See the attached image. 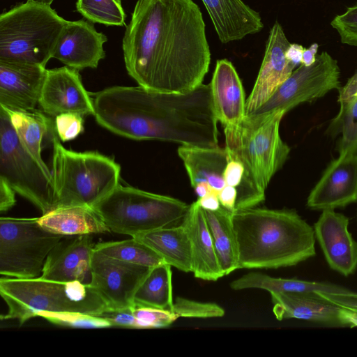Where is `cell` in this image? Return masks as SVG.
<instances>
[{
	"instance_id": "47",
	"label": "cell",
	"mask_w": 357,
	"mask_h": 357,
	"mask_svg": "<svg viewBox=\"0 0 357 357\" xmlns=\"http://www.w3.org/2000/svg\"><path fill=\"white\" fill-rule=\"evenodd\" d=\"M27 1L51 5L54 0H27Z\"/></svg>"
},
{
	"instance_id": "36",
	"label": "cell",
	"mask_w": 357,
	"mask_h": 357,
	"mask_svg": "<svg viewBox=\"0 0 357 357\" xmlns=\"http://www.w3.org/2000/svg\"><path fill=\"white\" fill-rule=\"evenodd\" d=\"M331 25L337 31L342 43L357 46V3L336 15Z\"/></svg>"
},
{
	"instance_id": "35",
	"label": "cell",
	"mask_w": 357,
	"mask_h": 357,
	"mask_svg": "<svg viewBox=\"0 0 357 357\" xmlns=\"http://www.w3.org/2000/svg\"><path fill=\"white\" fill-rule=\"evenodd\" d=\"M137 328H163L170 326L178 317L172 311L150 307H133Z\"/></svg>"
},
{
	"instance_id": "27",
	"label": "cell",
	"mask_w": 357,
	"mask_h": 357,
	"mask_svg": "<svg viewBox=\"0 0 357 357\" xmlns=\"http://www.w3.org/2000/svg\"><path fill=\"white\" fill-rule=\"evenodd\" d=\"M3 107L8 114L21 144L43 166L48 167L41 155L42 144L46 137L53 138L57 135L54 121L36 109L21 111Z\"/></svg>"
},
{
	"instance_id": "20",
	"label": "cell",
	"mask_w": 357,
	"mask_h": 357,
	"mask_svg": "<svg viewBox=\"0 0 357 357\" xmlns=\"http://www.w3.org/2000/svg\"><path fill=\"white\" fill-rule=\"evenodd\" d=\"M63 238L47 255L40 277L59 282L79 281L89 284L91 259L94 249L91 234Z\"/></svg>"
},
{
	"instance_id": "30",
	"label": "cell",
	"mask_w": 357,
	"mask_h": 357,
	"mask_svg": "<svg viewBox=\"0 0 357 357\" xmlns=\"http://www.w3.org/2000/svg\"><path fill=\"white\" fill-rule=\"evenodd\" d=\"M94 249L109 257L150 268L165 263L153 250L133 237L120 241L98 243Z\"/></svg>"
},
{
	"instance_id": "4",
	"label": "cell",
	"mask_w": 357,
	"mask_h": 357,
	"mask_svg": "<svg viewBox=\"0 0 357 357\" xmlns=\"http://www.w3.org/2000/svg\"><path fill=\"white\" fill-rule=\"evenodd\" d=\"M285 113L275 112L261 118L245 116L241 126L224 129L225 149L230 158L244 166V176L236 188L235 211L252 208L264 201L265 190L290 152L280 135Z\"/></svg>"
},
{
	"instance_id": "18",
	"label": "cell",
	"mask_w": 357,
	"mask_h": 357,
	"mask_svg": "<svg viewBox=\"0 0 357 357\" xmlns=\"http://www.w3.org/2000/svg\"><path fill=\"white\" fill-rule=\"evenodd\" d=\"M290 44L282 26L276 21L270 31L256 82L245 102V116L261 106L294 71L296 66L285 56Z\"/></svg>"
},
{
	"instance_id": "17",
	"label": "cell",
	"mask_w": 357,
	"mask_h": 357,
	"mask_svg": "<svg viewBox=\"0 0 357 357\" xmlns=\"http://www.w3.org/2000/svg\"><path fill=\"white\" fill-rule=\"evenodd\" d=\"M349 218L333 209L323 210L314 225L315 238L330 268L348 276L357 268V241L349 231Z\"/></svg>"
},
{
	"instance_id": "25",
	"label": "cell",
	"mask_w": 357,
	"mask_h": 357,
	"mask_svg": "<svg viewBox=\"0 0 357 357\" xmlns=\"http://www.w3.org/2000/svg\"><path fill=\"white\" fill-rule=\"evenodd\" d=\"M133 238L153 250L165 264L188 273L192 269L190 238L184 226L166 227L142 233Z\"/></svg>"
},
{
	"instance_id": "9",
	"label": "cell",
	"mask_w": 357,
	"mask_h": 357,
	"mask_svg": "<svg viewBox=\"0 0 357 357\" xmlns=\"http://www.w3.org/2000/svg\"><path fill=\"white\" fill-rule=\"evenodd\" d=\"M0 177L45 214L54 208L52 172L21 144L7 112L0 106Z\"/></svg>"
},
{
	"instance_id": "45",
	"label": "cell",
	"mask_w": 357,
	"mask_h": 357,
	"mask_svg": "<svg viewBox=\"0 0 357 357\" xmlns=\"http://www.w3.org/2000/svg\"><path fill=\"white\" fill-rule=\"evenodd\" d=\"M319 48L317 43H313L307 49H304L301 64L308 66L312 65L316 60V54Z\"/></svg>"
},
{
	"instance_id": "39",
	"label": "cell",
	"mask_w": 357,
	"mask_h": 357,
	"mask_svg": "<svg viewBox=\"0 0 357 357\" xmlns=\"http://www.w3.org/2000/svg\"><path fill=\"white\" fill-rule=\"evenodd\" d=\"M244 171L245 169L242 162L229 158L224 172V179L226 185L238 188L242 182Z\"/></svg>"
},
{
	"instance_id": "5",
	"label": "cell",
	"mask_w": 357,
	"mask_h": 357,
	"mask_svg": "<svg viewBox=\"0 0 357 357\" xmlns=\"http://www.w3.org/2000/svg\"><path fill=\"white\" fill-rule=\"evenodd\" d=\"M0 295L8 306L1 319H16L22 325L46 313L78 312L98 315L108 307L89 285L79 281L59 282L41 277L1 278Z\"/></svg>"
},
{
	"instance_id": "26",
	"label": "cell",
	"mask_w": 357,
	"mask_h": 357,
	"mask_svg": "<svg viewBox=\"0 0 357 357\" xmlns=\"http://www.w3.org/2000/svg\"><path fill=\"white\" fill-rule=\"evenodd\" d=\"M45 229L63 236H77L110 231L91 207L75 206L56 208L38 218Z\"/></svg>"
},
{
	"instance_id": "46",
	"label": "cell",
	"mask_w": 357,
	"mask_h": 357,
	"mask_svg": "<svg viewBox=\"0 0 357 357\" xmlns=\"http://www.w3.org/2000/svg\"><path fill=\"white\" fill-rule=\"evenodd\" d=\"M193 188L195 189V191L197 195L198 196V198H202L207 195L210 192H216L207 182L199 183Z\"/></svg>"
},
{
	"instance_id": "24",
	"label": "cell",
	"mask_w": 357,
	"mask_h": 357,
	"mask_svg": "<svg viewBox=\"0 0 357 357\" xmlns=\"http://www.w3.org/2000/svg\"><path fill=\"white\" fill-rule=\"evenodd\" d=\"M178 155L192 188L207 182L218 193L226 185L224 172L230 158L225 148L181 145L178 149Z\"/></svg>"
},
{
	"instance_id": "15",
	"label": "cell",
	"mask_w": 357,
	"mask_h": 357,
	"mask_svg": "<svg viewBox=\"0 0 357 357\" xmlns=\"http://www.w3.org/2000/svg\"><path fill=\"white\" fill-rule=\"evenodd\" d=\"M356 202L357 151L340 152L311 190L307 206L313 210H335Z\"/></svg>"
},
{
	"instance_id": "6",
	"label": "cell",
	"mask_w": 357,
	"mask_h": 357,
	"mask_svg": "<svg viewBox=\"0 0 357 357\" xmlns=\"http://www.w3.org/2000/svg\"><path fill=\"white\" fill-rule=\"evenodd\" d=\"M57 137L52 142L54 208H93L119 184L121 167L113 159L98 152L68 150Z\"/></svg>"
},
{
	"instance_id": "11",
	"label": "cell",
	"mask_w": 357,
	"mask_h": 357,
	"mask_svg": "<svg viewBox=\"0 0 357 357\" xmlns=\"http://www.w3.org/2000/svg\"><path fill=\"white\" fill-rule=\"evenodd\" d=\"M340 77L337 61L323 52L312 65L301 64L261 106L245 116L261 118L275 112L286 114L300 104L313 102L339 89Z\"/></svg>"
},
{
	"instance_id": "2",
	"label": "cell",
	"mask_w": 357,
	"mask_h": 357,
	"mask_svg": "<svg viewBox=\"0 0 357 357\" xmlns=\"http://www.w3.org/2000/svg\"><path fill=\"white\" fill-rule=\"evenodd\" d=\"M93 106L100 126L126 138L218 146L210 84H201L187 93L115 86L96 93Z\"/></svg>"
},
{
	"instance_id": "3",
	"label": "cell",
	"mask_w": 357,
	"mask_h": 357,
	"mask_svg": "<svg viewBox=\"0 0 357 357\" xmlns=\"http://www.w3.org/2000/svg\"><path fill=\"white\" fill-rule=\"evenodd\" d=\"M238 268L275 269L316 255L314 228L296 211L248 208L231 213Z\"/></svg>"
},
{
	"instance_id": "43",
	"label": "cell",
	"mask_w": 357,
	"mask_h": 357,
	"mask_svg": "<svg viewBox=\"0 0 357 357\" xmlns=\"http://www.w3.org/2000/svg\"><path fill=\"white\" fill-rule=\"evenodd\" d=\"M196 202L203 210L206 211H215L221 207L216 192H210L202 198H198Z\"/></svg>"
},
{
	"instance_id": "37",
	"label": "cell",
	"mask_w": 357,
	"mask_h": 357,
	"mask_svg": "<svg viewBox=\"0 0 357 357\" xmlns=\"http://www.w3.org/2000/svg\"><path fill=\"white\" fill-rule=\"evenodd\" d=\"M83 116L75 113H63L55 116L56 134L62 142L76 138L84 131Z\"/></svg>"
},
{
	"instance_id": "7",
	"label": "cell",
	"mask_w": 357,
	"mask_h": 357,
	"mask_svg": "<svg viewBox=\"0 0 357 357\" xmlns=\"http://www.w3.org/2000/svg\"><path fill=\"white\" fill-rule=\"evenodd\" d=\"M67 20L50 5L29 1L0 15V60L45 67Z\"/></svg>"
},
{
	"instance_id": "10",
	"label": "cell",
	"mask_w": 357,
	"mask_h": 357,
	"mask_svg": "<svg viewBox=\"0 0 357 357\" xmlns=\"http://www.w3.org/2000/svg\"><path fill=\"white\" fill-rule=\"evenodd\" d=\"M63 237L44 229L38 218L1 217V275L39 277L47 255Z\"/></svg>"
},
{
	"instance_id": "16",
	"label": "cell",
	"mask_w": 357,
	"mask_h": 357,
	"mask_svg": "<svg viewBox=\"0 0 357 357\" xmlns=\"http://www.w3.org/2000/svg\"><path fill=\"white\" fill-rule=\"evenodd\" d=\"M107 36L97 31L93 24L84 19L67 21L54 47L52 58L80 70L96 68L105 57L103 45Z\"/></svg>"
},
{
	"instance_id": "41",
	"label": "cell",
	"mask_w": 357,
	"mask_h": 357,
	"mask_svg": "<svg viewBox=\"0 0 357 357\" xmlns=\"http://www.w3.org/2000/svg\"><path fill=\"white\" fill-rule=\"evenodd\" d=\"M15 191L9 183L0 177V211L4 212L13 207L15 202Z\"/></svg>"
},
{
	"instance_id": "48",
	"label": "cell",
	"mask_w": 357,
	"mask_h": 357,
	"mask_svg": "<svg viewBox=\"0 0 357 357\" xmlns=\"http://www.w3.org/2000/svg\"><path fill=\"white\" fill-rule=\"evenodd\" d=\"M119 1H121V0H119Z\"/></svg>"
},
{
	"instance_id": "14",
	"label": "cell",
	"mask_w": 357,
	"mask_h": 357,
	"mask_svg": "<svg viewBox=\"0 0 357 357\" xmlns=\"http://www.w3.org/2000/svg\"><path fill=\"white\" fill-rule=\"evenodd\" d=\"M38 105L50 116L63 113L93 115V100L85 89L79 70L68 66L47 70Z\"/></svg>"
},
{
	"instance_id": "22",
	"label": "cell",
	"mask_w": 357,
	"mask_h": 357,
	"mask_svg": "<svg viewBox=\"0 0 357 357\" xmlns=\"http://www.w3.org/2000/svg\"><path fill=\"white\" fill-rule=\"evenodd\" d=\"M222 43L243 39L264 27L259 13L243 0H202Z\"/></svg>"
},
{
	"instance_id": "40",
	"label": "cell",
	"mask_w": 357,
	"mask_h": 357,
	"mask_svg": "<svg viewBox=\"0 0 357 357\" xmlns=\"http://www.w3.org/2000/svg\"><path fill=\"white\" fill-rule=\"evenodd\" d=\"M338 102L343 107L357 98V70L339 89Z\"/></svg>"
},
{
	"instance_id": "1",
	"label": "cell",
	"mask_w": 357,
	"mask_h": 357,
	"mask_svg": "<svg viewBox=\"0 0 357 357\" xmlns=\"http://www.w3.org/2000/svg\"><path fill=\"white\" fill-rule=\"evenodd\" d=\"M122 49L128 75L158 92L192 91L211 63L205 23L192 0H137Z\"/></svg>"
},
{
	"instance_id": "19",
	"label": "cell",
	"mask_w": 357,
	"mask_h": 357,
	"mask_svg": "<svg viewBox=\"0 0 357 357\" xmlns=\"http://www.w3.org/2000/svg\"><path fill=\"white\" fill-rule=\"evenodd\" d=\"M47 70L37 64L0 60V105L12 110L35 109Z\"/></svg>"
},
{
	"instance_id": "23",
	"label": "cell",
	"mask_w": 357,
	"mask_h": 357,
	"mask_svg": "<svg viewBox=\"0 0 357 357\" xmlns=\"http://www.w3.org/2000/svg\"><path fill=\"white\" fill-rule=\"evenodd\" d=\"M181 224L190 238L195 277L208 281L223 277L204 210L196 202L190 205Z\"/></svg>"
},
{
	"instance_id": "31",
	"label": "cell",
	"mask_w": 357,
	"mask_h": 357,
	"mask_svg": "<svg viewBox=\"0 0 357 357\" xmlns=\"http://www.w3.org/2000/svg\"><path fill=\"white\" fill-rule=\"evenodd\" d=\"M76 10L92 23L126 26V15L118 0H77Z\"/></svg>"
},
{
	"instance_id": "29",
	"label": "cell",
	"mask_w": 357,
	"mask_h": 357,
	"mask_svg": "<svg viewBox=\"0 0 357 357\" xmlns=\"http://www.w3.org/2000/svg\"><path fill=\"white\" fill-rule=\"evenodd\" d=\"M135 306L173 311L171 266L163 263L149 268L138 287L133 300Z\"/></svg>"
},
{
	"instance_id": "13",
	"label": "cell",
	"mask_w": 357,
	"mask_h": 357,
	"mask_svg": "<svg viewBox=\"0 0 357 357\" xmlns=\"http://www.w3.org/2000/svg\"><path fill=\"white\" fill-rule=\"evenodd\" d=\"M278 320L297 319L329 326H357V311L335 303L315 293H270Z\"/></svg>"
},
{
	"instance_id": "21",
	"label": "cell",
	"mask_w": 357,
	"mask_h": 357,
	"mask_svg": "<svg viewBox=\"0 0 357 357\" xmlns=\"http://www.w3.org/2000/svg\"><path fill=\"white\" fill-rule=\"evenodd\" d=\"M210 84L214 114L224 129H236L245 118V93L239 76L227 59L218 60Z\"/></svg>"
},
{
	"instance_id": "44",
	"label": "cell",
	"mask_w": 357,
	"mask_h": 357,
	"mask_svg": "<svg viewBox=\"0 0 357 357\" xmlns=\"http://www.w3.org/2000/svg\"><path fill=\"white\" fill-rule=\"evenodd\" d=\"M304 48L301 45L290 44L287 48L285 56L287 59L295 66L301 64Z\"/></svg>"
},
{
	"instance_id": "12",
	"label": "cell",
	"mask_w": 357,
	"mask_h": 357,
	"mask_svg": "<svg viewBox=\"0 0 357 357\" xmlns=\"http://www.w3.org/2000/svg\"><path fill=\"white\" fill-rule=\"evenodd\" d=\"M149 268L109 257L93 249L89 285L103 299L108 309L130 307L134 305L135 294Z\"/></svg>"
},
{
	"instance_id": "8",
	"label": "cell",
	"mask_w": 357,
	"mask_h": 357,
	"mask_svg": "<svg viewBox=\"0 0 357 357\" xmlns=\"http://www.w3.org/2000/svg\"><path fill=\"white\" fill-rule=\"evenodd\" d=\"M189 207L172 197L119 184L93 208L110 231L133 237L182 221Z\"/></svg>"
},
{
	"instance_id": "32",
	"label": "cell",
	"mask_w": 357,
	"mask_h": 357,
	"mask_svg": "<svg viewBox=\"0 0 357 357\" xmlns=\"http://www.w3.org/2000/svg\"><path fill=\"white\" fill-rule=\"evenodd\" d=\"M328 132L331 135L341 133L339 152L357 151V98L346 106L340 107L331 121Z\"/></svg>"
},
{
	"instance_id": "33",
	"label": "cell",
	"mask_w": 357,
	"mask_h": 357,
	"mask_svg": "<svg viewBox=\"0 0 357 357\" xmlns=\"http://www.w3.org/2000/svg\"><path fill=\"white\" fill-rule=\"evenodd\" d=\"M172 312L178 318H213L225 315V310L215 303L195 301L179 296L174 301Z\"/></svg>"
},
{
	"instance_id": "28",
	"label": "cell",
	"mask_w": 357,
	"mask_h": 357,
	"mask_svg": "<svg viewBox=\"0 0 357 357\" xmlns=\"http://www.w3.org/2000/svg\"><path fill=\"white\" fill-rule=\"evenodd\" d=\"M223 276L238 268V245L231 220V213L221 207L204 210Z\"/></svg>"
},
{
	"instance_id": "38",
	"label": "cell",
	"mask_w": 357,
	"mask_h": 357,
	"mask_svg": "<svg viewBox=\"0 0 357 357\" xmlns=\"http://www.w3.org/2000/svg\"><path fill=\"white\" fill-rule=\"evenodd\" d=\"M133 306L119 310L107 309L99 316L107 320L112 326L137 328V320L133 313Z\"/></svg>"
},
{
	"instance_id": "42",
	"label": "cell",
	"mask_w": 357,
	"mask_h": 357,
	"mask_svg": "<svg viewBox=\"0 0 357 357\" xmlns=\"http://www.w3.org/2000/svg\"><path fill=\"white\" fill-rule=\"evenodd\" d=\"M218 197L223 208L231 213L234 212L237 197V189L236 187L226 185L218 192Z\"/></svg>"
},
{
	"instance_id": "34",
	"label": "cell",
	"mask_w": 357,
	"mask_h": 357,
	"mask_svg": "<svg viewBox=\"0 0 357 357\" xmlns=\"http://www.w3.org/2000/svg\"><path fill=\"white\" fill-rule=\"evenodd\" d=\"M40 317L54 324L63 326L97 328L112 326L107 320L99 316L78 312L46 313Z\"/></svg>"
}]
</instances>
